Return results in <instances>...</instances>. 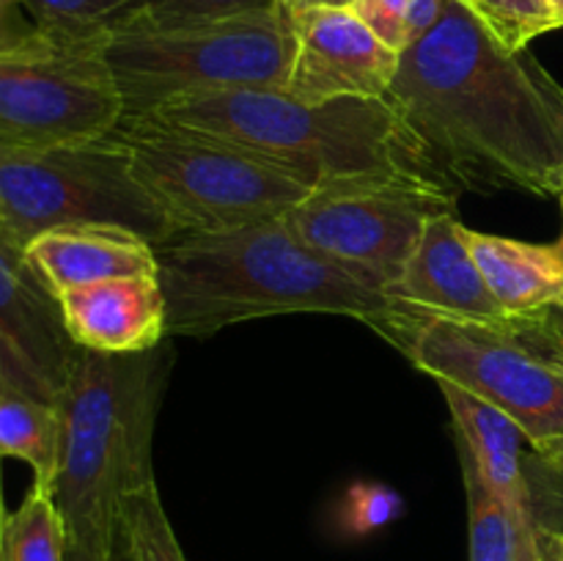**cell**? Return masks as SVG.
<instances>
[{"label": "cell", "mask_w": 563, "mask_h": 561, "mask_svg": "<svg viewBox=\"0 0 563 561\" xmlns=\"http://www.w3.org/2000/svg\"><path fill=\"white\" fill-rule=\"evenodd\" d=\"M297 36L291 11L275 9L201 25L119 33L102 47L124 119H143L190 94L231 88H286Z\"/></svg>", "instance_id": "obj_5"}, {"label": "cell", "mask_w": 563, "mask_h": 561, "mask_svg": "<svg viewBox=\"0 0 563 561\" xmlns=\"http://www.w3.org/2000/svg\"><path fill=\"white\" fill-rule=\"evenodd\" d=\"M5 522H9V512L3 501V457H0V561H5Z\"/></svg>", "instance_id": "obj_30"}, {"label": "cell", "mask_w": 563, "mask_h": 561, "mask_svg": "<svg viewBox=\"0 0 563 561\" xmlns=\"http://www.w3.org/2000/svg\"><path fill=\"white\" fill-rule=\"evenodd\" d=\"M168 336H209L275 314H341L388 339L401 302L313 251L286 218L190 231L154 248Z\"/></svg>", "instance_id": "obj_2"}, {"label": "cell", "mask_w": 563, "mask_h": 561, "mask_svg": "<svg viewBox=\"0 0 563 561\" xmlns=\"http://www.w3.org/2000/svg\"><path fill=\"white\" fill-rule=\"evenodd\" d=\"M449 190H563V86L465 0L399 55L385 94Z\"/></svg>", "instance_id": "obj_1"}, {"label": "cell", "mask_w": 563, "mask_h": 561, "mask_svg": "<svg viewBox=\"0 0 563 561\" xmlns=\"http://www.w3.org/2000/svg\"><path fill=\"white\" fill-rule=\"evenodd\" d=\"M60 407L0 380V457L25 462L33 487L49 493L60 454Z\"/></svg>", "instance_id": "obj_17"}, {"label": "cell", "mask_w": 563, "mask_h": 561, "mask_svg": "<svg viewBox=\"0 0 563 561\" xmlns=\"http://www.w3.org/2000/svg\"><path fill=\"white\" fill-rule=\"evenodd\" d=\"M561 240H563V237H561Z\"/></svg>", "instance_id": "obj_34"}, {"label": "cell", "mask_w": 563, "mask_h": 561, "mask_svg": "<svg viewBox=\"0 0 563 561\" xmlns=\"http://www.w3.org/2000/svg\"><path fill=\"white\" fill-rule=\"evenodd\" d=\"M539 561H563V531L537 528Z\"/></svg>", "instance_id": "obj_27"}, {"label": "cell", "mask_w": 563, "mask_h": 561, "mask_svg": "<svg viewBox=\"0 0 563 561\" xmlns=\"http://www.w3.org/2000/svg\"><path fill=\"white\" fill-rule=\"evenodd\" d=\"M5 561H66V531L53 495L31 487L5 522Z\"/></svg>", "instance_id": "obj_21"}, {"label": "cell", "mask_w": 563, "mask_h": 561, "mask_svg": "<svg viewBox=\"0 0 563 561\" xmlns=\"http://www.w3.org/2000/svg\"><path fill=\"white\" fill-rule=\"evenodd\" d=\"M36 36L38 31L27 16L22 0H0V50L20 47Z\"/></svg>", "instance_id": "obj_26"}, {"label": "cell", "mask_w": 563, "mask_h": 561, "mask_svg": "<svg viewBox=\"0 0 563 561\" xmlns=\"http://www.w3.org/2000/svg\"><path fill=\"white\" fill-rule=\"evenodd\" d=\"M460 468L467 493L471 561H539L537 526L531 517L498 498L462 451Z\"/></svg>", "instance_id": "obj_19"}, {"label": "cell", "mask_w": 563, "mask_h": 561, "mask_svg": "<svg viewBox=\"0 0 563 561\" xmlns=\"http://www.w3.org/2000/svg\"><path fill=\"white\" fill-rule=\"evenodd\" d=\"M449 0H357L355 14L396 53L416 44L443 14Z\"/></svg>", "instance_id": "obj_22"}, {"label": "cell", "mask_w": 563, "mask_h": 561, "mask_svg": "<svg viewBox=\"0 0 563 561\" xmlns=\"http://www.w3.org/2000/svg\"><path fill=\"white\" fill-rule=\"evenodd\" d=\"M152 119L234 143L311 190L368 176L438 179L388 99L302 102L286 88H231L174 99Z\"/></svg>", "instance_id": "obj_4"}, {"label": "cell", "mask_w": 563, "mask_h": 561, "mask_svg": "<svg viewBox=\"0 0 563 561\" xmlns=\"http://www.w3.org/2000/svg\"><path fill=\"white\" fill-rule=\"evenodd\" d=\"M445 212H456V193L432 176H368L317 187L286 223L335 267L388 295L429 220Z\"/></svg>", "instance_id": "obj_9"}, {"label": "cell", "mask_w": 563, "mask_h": 561, "mask_svg": "<svg viewBox=\"0 0 563 561\" xmlns=\"http://www.w3.org/2000/svg\"><path fill=\"white\" fill-rule=\"evenodd\" d=\"M170 372L163 344L132 355L77 346L60 391V454L53 504L66 561H115L124 498L154 479L152 438Z\"/></svg>", "instance_id": "obj_3"}, {"label": "cell", "mask_w": 563, "mask_h": 561, "mask_svg": "<svg viewBox=\"0 0 563 561\" xmlns=\"http://www.w3.org/2000/svg\"><path fill=\"white\" fill-rule=\"evenodd\" d=\"M124 119L102 53L66 50L38 33L0 50V148L104 138Z\"/></svg>", "instance_id": "obj_10"}, {"label": "cell", "mask_w": 563, "mask_h": 561, "mask_svg": "<svg viewBox=\"0 0 563 561\" xmlns=\"http://www.w3.org/2000/svg\"><path fill=\"white\" fill-rule=\"evenodd\" d=\"M537 451H539V454L548 457V460L553 462V465L559 468V471L563 473V438H559V440H548V443L537 446Z\"/></svg>", "instance_id": "obj_29"}, {"label": "cell", "mask_w": 563, "mask_h": 561, "mask_svg": "<svg viewBox=\"0 0 563 561\" xmlns=\"http://www.w3.org/2000/svg\"><path fill=\"white\" fill-rule=\"evenodd\" d=\"M544 3H548L550 9H553L555 14H559V20H561V25H563V0H544Z\"/></svg>", "instance_id": "obj_32"}, {"label": "cell", "mask_w": 563, "mask_h": 561, "mask_svg": "<svg viewBox=\"0 0 563 561\" xmlns=\"http://www.w3.org/2000/svg\"><path fill=\"white\" fill-rule=\"evenodd\" d=\"M119 553L126 561H187L165 515L154 479L137 484L121 506Z\"/></svg>", "instance_id": "obj_20"}, {"label": "cell", "mask_w": 563, "mask_h": 561, "mask_svg": "<svg viewBox=\"0 0 563 561\" xmlns=\"http://www.w3.org/2000/svg\"><path fill=\"white\" fill-rule=\"evenodd\" d=\"M148 22L157 28L201 25L284 9V0H146Z\"/></svg>", "instance_id": "obj_24"}, {"label": "cell", "mask_w": 563, "mask_h": 561, "mask_svg": "<svg viewBox=\"0 0 563 561\" xmlns=\"http://www.w3.org/2000/svg\"><path fill=\"white\" fill-rule=\"evenodd\" d=\"M69 339L102 355H132L163 344L168 311L157 275H126L58 295Z\"/></svg>", "instance_id": "obj_14"}, {"label": "cell", "mask_w": 563, "mask_h": 561, "mask_svg": "<svg viewBox=\"0 0 563 561\" xmlns=\"http://www.w3.org/2000/svg\"><path fill=\"white\" fill-rule=\"evenodd\" d=\"M465 3L509 50H528L533 38L561 28L559 14L544 0H465Z\"/></svg>", "instance_id": "obj_23"}, {"label": "cell", "mask_w": 563, "mask_h": 561, "mask_svg": "<svg viewBox=\"0 0 563 561\" xmlns=\"http://www.w3.org/2000/svg\"><path fill=\"white\" fill-rule=\"evenodd\" d=\"M388 295L407 306L467 322L498 324L511 319L489 292L471 253V229L462 226L456 212L429 220L405 275Z\"/></svg>", "instance_id": "obj_13"}, {"label": "cell", "mask_w": 563, "mask_h": 561, "mask_svg": "<svg viewBox=\"0 0 563 561\" xmlns=\"http://www.w3.org/2000/svg\"><path fill=\"white\" fill-rule=\"evenodd\" d=\"M75 355L55 292L25 248L0 237V380L58 402Z\"/></svg>", "instance_id": "obj_11"}, {"label": "cell", "mask_w": 563, "mask_h": 561, "mask_svg": "<svg viewBox=\"0 0 563 561\" xmlns=\"http://www.w3.org/2000/svg\"><path fill=\"white\" fill-rule=\"evenodd\" d=\"M47 42L66 50L102 53L119 33L148 20L146 0H22Z\"/></svg>", "instance_id": "obj_18"}, {"label": "cell", "mask_w": 563, "mask_h": 561, "mask_svg": "<svg viewBox=\"0 0 563 561\" xmlns=\"http://www.w3.org/2000/svg\"><path fill=\"white\" fill-rule=\"evenodd\" d=\"M88 223L121 226L154 248L179 237L113 132L58 146L0 148V237L25 248L47 231Z\"/></svg>", "instance_id": "obj_7"}, {"label": "cell", "mask_w": 563, "mask_h": 561, "mask_svg": "<svg viewBox=\"0 0 563 561\" xmlns=\"http://www.w3.org/2000/svg\"><path fill=\"white\" fill-rule=\"evenodd\" d=\"M297 36L286 91L302 102L385 99L399 72V55L355 9L291 11Z\"/></svg>", "instance_id": "obj_12"}, {"label": "cell", "mask_w": 563, "mask_h": 561, "mask_svg": "<svg viewBox=\"0 0 563 561\" xmlns=\"http://www.w3.org/2000/svg\"><path fill=\"white\" fill-rule=\"evenodd\" d=\"M561 204H563V190H561Z\"/></svg>", "instance_id": "obj_33"}, {"label": "cell", "mask_w": 563, "mask_h": 561, "mask_svg": "<svg viewBox=\"0 0 563 561\" xmlns=\"http://www.w3.org/2000/svg\"><path fill=\"white\" fill-rule=\"evenodd\" d=\"M113 135L179 234L286 218L311 193L278 165L234 143L152 116L121 119Z\"/></svg>", "instance_id": "obj_8"}, {"label": "cell", "mask_w": 563, "mask_h": 561, "mask_svg": "<svg viewBox=\"0 0 563 561\" xmlns=\"http://www.w3.org/2000/svg\"><path fill=\"white\" fill-rule=\"evenodd\" d=\"M544 322H548L550 333L555 336V341H559V346L563 350V308H555V311L544 314Z\"/></svg>", "instance_id": "obj_31"}, {"label": "cell", "mask_w": 563, "mask_h": 561, "mask_svg": "<svg viewBox=\"0 0 563 561\" xmlns=\"http://www.w3.org/2000/svg\"><path fill=\"white\" fill-rule=\"evenodd\" d=\"M25 253L55 297L99 280L157 275V251L152 242L121 226H66L27 242Z\"/></svg>", "instance_id": "obj_15"}, {"label": "cell", "mask_w": 563, "mask_h": 561, "mask_svg": "<svg viewBox=\"0 0 563 561\" xmlns=\"http://www.w3.org/2000/svg\"><path fill=\"white\" fill-rule=\"evenodd\" d=\"M357 0H284L289 11H306V9H352Z\"/></svg>", "instance_id": "obj_28"}, {"label": "cell", "mask_w": 563, "mask_h": 561, "mask_svg": "<svg viewBox=\"0 0 563 561\" xmlns=\"http://www.w3.org/2000/svg\"><path fill=\"white\" fill-rule=\"evenodd\" d=\"M471 253L511 319H537L563 308V240L537 245L471 229Z\"/></svg>", "instance_id": "obj_16"}, {"label": "cell", "mask_w": 563, "mask_h": 561, "mask_svg": "<svg viewBox=\"0 0 563 561\" xmlns=\"http://www.w3.org/2000/svg\"><path fill=\"white\" fill-rule=\"evenodd\" d=\"M399 515V498L377 487H361L346 504V528L355 534L377 531Z\"/></svg>", "instance_id": "obj_25"}, {"label": "cell", "mask_w": 563, "mask_h": 561, "mask_svg": "<svg viewBox=\"0 0 563 561\" xmlns=\"http://www.w3.org/2000/svg\"><path fill=\"white\" fill-rule=\"evenodd\" d=\"M412 366L515 418L533 446L563 438V350L544 317L467 322L401 302L388 336Z\"/></svg>", "instance_id": "obj_6"}]
</instances>
